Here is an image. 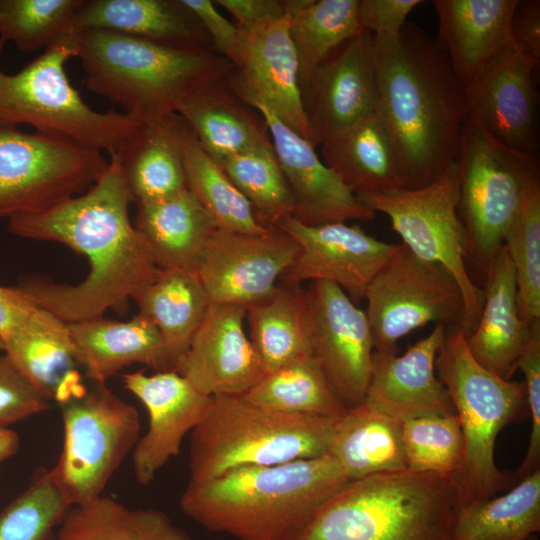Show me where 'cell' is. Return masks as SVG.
<instances>
[{
	"label": "cell",
	"mask_w": 540,
	"mask_h": 540,
	"mask_svg": "<svg viewBox=\"0 0 540 540\" xmlns=\"http://www.w3.org/2000/svg\"><path fill=\"white\" fill-rule=\"evenodd\" d=\"M134 202L118 158L84 193L39 213L8 219L7 229L21 238L63 244L86 256L89 272L76 285L43 277L17 284L38 307L66 323L103 317L108 310L127 311L158 275L154 257L129 216Z\"/></svg>",
	"instance_id": "cell-1"
},
{
	"label": "cell",
	"mask_w": 540,
	"mask_h": 540,
	"mask_svg": "<svg viewBox=\"0 0 540 540\" xmlns=\"http://www.w3.org/2000/svg\"><path fill=\"white\" fill-rule=\"evenodd\" d=\"M373 43L374 112L393 141L405 188L423 187L457 160L465 88L436 38L413 23L393 39L373 36Z\"/></svg>",
	"instance_id": "cell-2"
},
{
	"label": "cell",
	"mask_w": 540,
	"mask_h": 540,
	"mask_svg": "<svg viewBox=\"0 0 540 540\" xmlns=\"http://www.w3.org/2000/svg\"><path fill=\"white\" fill-rule=\"evenodd\" d=\"M350 480L329 454L276 465H246L190 481L182 512L237 540H295Z\"/></svg>",
	"instance_id": "cell-3"
},
{
	"label": "cell",
	"mask_w": 540,
	"mask_h": 540,
	"mask_svg": "<svg viewBox=\"0 0 540 540\" xmlns=\"http://www.w3.org/2000/svg\"><path fill=\"white\" fill-rule=\"evenodd\" d=\"M69 39L86 87L137 120L177 112L195 93L234 70L211 49L170 46L97 29L72 32Z\"/></svg>",
	"instance_id": "cell-4"
},
{
	"label": "cell",
	"mask_w": 540,
	"mask_h": 540,
	"mask_svg": "<svg viewBox=\"0 0 540 540\" xmlns=\"http://www.w3.org/2000/svg\"><path fill=\"white\" fill-rule=\"evenodd\" d=\"M454 475L402 469L350 480L295 540H456Z\"/></svg>",
	"instance_id": "cell-5"
},
{
	"label": "cell",
	"mask_w": 540,
	"mask_h": 540,
	"mask_svg": "<svg viewBox=\"0 0 540 540\" xmlns=\"http://www.w3.org/2000/svg\"><path fill=\"white\" fill-rule=\"evenodd\" d=\"M336 418L277 412L243 395L212 397L205 416L191 431L189 480L212 479L240 466L325 455Z\"/></svg>",
	"instance_id": "cell-6"
},
{
	"label": "cell",
	"mask_w": 540,
	"mask_h": 540,
	"mask_svg": "<svg viewBox=\"0 0 540 540\" xmlns=\"http://www.w3.org/2000/svg\"><path fill=\"white\" fill-rule=\"evenodd\" d=\"M435 368L463 434L464 459L455 476L458 506L512 487L514 477L497 468L494 450L499 432L527 405L524 383L504 380L482 367L469 352L460 326L446 327Z\"/></svg>",
	"instance_id": "cell-7"
},
{
	"label": "cell",
	"mask_w": 540,
	"mask_h": 540,
	"mask_svg": "<svg viewBox=\"0 0 540 540\" xmlns=\"http://www.w3.org/2000/svg\"><path fill=\"white\" fill-rule=\"evenodd\" d=\"M69 35L16 74L0 68V126L27 124L36 132L116 155L139 120L114 110L99 112L85 103L65 71L74 57ZM4 44L0 40V55Z\"/></svg>",
	"instance_id": "cell-8"
},
{
	"label": "cell",
	"mask_w": 540,
	"mask_h": 540,
	"mask_svg": "<svg viewBox=\"0 0 540 540\" xmlns=\"http://www.w3.org/2000/svg\"><path fill=\"white\" fill-rule=\"evenodd\" d=\"M458 213L467 256L486 271L503 246L530 185L539 178L538 155L512 150L467 119L457 157Z\"/></svg>",
	"instance_id": "cell-9"
},
{
	"label": "cell",
	"mask_w": 540,
	"mask_h": 540,
	"mask_svg": "<svg viewBox=\"0 0 540 540\" xmlns=\"http://www.w3.org/2000/svg\"><path fill=\"white\" fill-rule=\"evenodd\" d=\"M457 160L427 185L359 197L371 210L388 216L408 250L435 263L457 282L463 299L461 328L465 336L477 326L484 292L471 280L465 265L467 238L458 213Z\"/></svg>",
	"instance_id": "cell-10"
},
{
	"label": "cell",
	"mask_w": 540,
	"mask_h": 540,
	"mask_svg": "<svg viewBox=\"0 0 540 540\" xmlns=\"http://www.w3.org/2000/svg\"><path fill=\"white\" fill-rule=\"evenodd\" d=\"M63 448L51 469L72 506L101 496L139 440L137 409L105 384L62 405Z\"/></svg>",
	"instance_id": "cell-11"
},
{
	"label": "cell",
	"mask_w": 540,
	"mask_h": 540,
	"mask_svg": "<svg viewBox=\"0 0 540 540\" xmlns=\"http://www.w3.org/2000/svg\"><path fill=\"white\" fill-rule=\"evenodd\" d=\"M103 153L63 137L0 126V219L46 211L88 190Z\"/></svg>",
	"instance_id": "cell-12"
},
{
	"label": "cell",
	"mask_w": 540,
	"mask_h": 540,
	"mask_svg": "<svg viewBox=\"0 0 540 540\" xmlns=\"http://www.w3.org/2000/svg\"><path fill=\"white\" fill-rule=\"evenodd\" d=\"M364 299L374 351L397 353L400 338L430 322L462 324V294L452 275L404 244L374 277Z\"/></svg>",
	"instance_id": "cell-13"
},
{
	"label": "cell",
	"mask_w": 540,
	"mask_h": 540,
	"mask_svg": "<svg viewBox=\"0 0 540 540\" xmlns=\"http://www.w3.org/2000/svg\"><path fill=\"white\" fill-rule=\"evenodd\" d=\"M299 253L278 227L261 233L215 230L195 271L212 304L249 307L266 298Z\"/></svg>",
	"instance_id": "cell-14"
},
{
	"label": "cell",
	"mask_w": 540,
	"mask_h": 540,
	"mask_svg": "<svg viewBox=\"0 0 540 540\" xmlns=\"http://www.w3.org/2000/svg\"><path fill=\"white\" fill-rule=\"evenodd\" d=\"M306 291L312 357L345 408L356 406L364 401L374 352L366 313L332 282L312 281Z\"/></svg>",
	"instance_id": "cell-15"
},
{
	"label": "cell",
	"mask_w": 540,
	"mask_h": 540,
	"mask_svg": "<svg viewBox=\"0 0 540 540\" xmlns=\"http://www.w3.org/2000/svg\"><path fill=\"white\" fill-rule=\"evenodd\" d=\"M299 246V253L279 281H328L338 285L357 303L380 270L399 249L344 222L310 226L294 217L278 225Z\"/></svg>",
	"instance_id": "cell-16"
},
{
	"label": "cell",
	"mask_w": 540,
	"mask_h": 540,
	"mask_svg": "<svg viewBox=\"0 0 540 540\" xmlns=\"http://www.w3.org/2000/svg\"><path fill=\"white\" fill-rule=\"evenodd\" d=\"M538 68L507 45L464 87L467 119L504 146L538 155Z\"/></svg>",
	"instance_id": "cell-17"
},
{
	"label": "cell",
	"mask_w": 540,
	"mask_h": 540,
	"mask_svg": "<svg viewBox=\"0 0 540 540\" xmlns=\"http://www.w3.org/2000/svg\"><path fill=\"white\" fill-rule=\"evenodd\" d=\"M229 87L263 118L293 196L295 219L306 225L318 226L374 218L375 212L363 204L324 164L315 146L285 125L259 99L248 92Z\"/></svg>",
	"instance_id": "cell-18"
},
{
	"label": "cell",
	"mask_w": 540,
	"mask_h": 540,
	"mask_svg": "<svg viewBox=\"0 0 540 540\" xmlns=\"http://www.w3.org/2000/svg\"><path fill=\"white\" fill-rule=\"evenodd\" d=\"M227 83L250 93L294 132L317 146L304 111L296 52L289 34V15L269 17L240 38Z\"/></svg>",
	"instance_id": "cell-19"
},
{
	"label": "cell",
	"mask_w": 540,
	"mask_h": 540,
	"mask_svg": "<svg viewBox=\"0 0 540 540\" xmlns=\"http://www.w3.org/2000/svg\"><path fill=\"white\" fill-rule=\"evenodd\" d=\"M302 101L316 145L373 113L376 66L372 34L364 30L334 49L313 72Z\"/></svg>",
	"instance_id": "cell-20"
},
{
	"label": "cell",
	"mask_w": 540,
	"mask_h": 540,
	"mask_svg": "<svg viewBox=\"0 0 540 540\" xmlns=\"http://www.w3.org/2000/svg\"><path fill=\"white\" fill-rule=\"evenodd\" d=\"M127 390L145 406L149 425L133 449V470L139 484H150L160 469L179 454L185 435L205 416L212 397L197 390L175 371L122 376Z\"/></svg>",
	"instance_id": "cell-21"
},
{
	"label": "cell",
	"mask_w": 540,
	"mask_h": 540,
	"mask_svg": "<svg viewBox=\"0 0 540 540\" xmlns=\"http://www.w3.org/2000/svg\"><path fill=\"white\" fill-rule=\"evenodd\" d=\"M246 310L211 303L175 371L207 396L244 395L267 375L244 331Z\"/></svg>",
	"instance_id": "cell-22"
},
{
	"label": "cell",
	"mask_w": 540,
	"mask_h": 540,
	"mask_svg": "<svg viewBox=\"0 0 540 540\" xmlns=\"http://www.w3.org/2000/svg\"><path fill=\"white\" fill-rule=\"evenodd\" d=\"M445 329L436 324L429 335L399 356L374 351L363 402L401 423L423 416L456 414L453 401L435 372Z\"/></svg>",
	"instance_id": "cell-23"
},
{
	"label": "cell",
	"mask_w": 540,
	"mask_h": 540,
	"mask_svg": "<svg viewBox=\"0 0 540 540\" xmlns=\"http://www.w3.org/2000/svg\"><path fill=\"white\" fill-rule=\"evenodd\" d=\"M189 129L176 112L139 119L115 155L136 204L187 189L184 141Z\"/></svg>",
	"instance_id": "cell-24"
},
{
	"label": "cell",
	"mask_w": 540,
	"mask_h": 540,
	"mask_svg": "<svg viewBox=\"0 0 540 540\" xmlns=\"http://www.w3.org/2000/svg\"><path fill=\"white\" fill-rule=\"evenodd\" d=\"M6 354L37 391L61 405L87 391L68 324L38 306L27 320L0 342Z\"/></svg>",
	"instance_id": "cell-25"
},
{
	"label": "cell",
	"mask_w": 540,
	"mask_h": 540,
	"mask_svg": "<svg viewBox=\"0 0 540 540\" xmlns=\"http://www.w3.org/2000/svg\"><path fill=\"white\" fill-rule=\"evenodd\" d=\"M518 0H435L437 42L465 87L511 43Z\"/></svg>",
	"instance_id": "cell-26"
},
{
	"label": "cell",
	"mask_w": 540,
	"mask_h": 540,
	"mask_svg": "<svg viewBox=\"0 0 540 540\" xmlns=\"http://www.w3.org/2000/svg\"><path fill=\"white\" fill-rule=\"evenodd\" d=\"M67 324L78 362L96 385L135 363L175 371L157 327L139 313L125 322L98 317Z\"/></svg>",
	"instance_id": "cell-27"
},
{
	"label": "cell",
	"mask_w": 540,
	"mask_h": 540,
	"mask_svg": "<svg viewBox=\"0 0 540 540\" xmlns=\"http://www.w3.org/2000/svg\"><path fill=\"white\" fill-rule=\"evenodd\" d=\"M485 273L482 311L475 329L465 336L466 344L482 367L511 380L528 342L530 326L519 312L515 271L504 245Z\"/></svg>",
	"instance_id": "cell-28"
},
{
	"label": "cell",
	"mask_w": 540,
	"mask_h": 540,
	"mask_svg": "<svg viewBox=\"0 0 540 540\" xmlns=\"http://www.w3.org/2000/svg\"><path fill=\"white\" fill-rule=\"evenodd\" d=\"M88 29L170 46L213 50L206 31L181 0H83L73 21V32Z\"/></svg>",
	"instance_id": "cell-29"
},
{
	"label": "cell",
	"mask_w": 540,
	"mask_h": 540,
	"mask_svg": "<svg viewBox=\"0 0 540 540\" xmlns=\"http://www.w3.org/2000/svg\"><path fill=\"white\" fill-rule=\"evenodd\" d=\"M324 164L358 198L405 188L393 141L375 112L327 137Z\"/></svg>",
	"instance_id": "cell-30"
},
{
	"label": "cell",
	"mask_w": 540,
	"mask_h": 540,
	"mask_svg": "<svg viewBox=\"0 0 540 540\" xmlns=\"http://www.w3.org/2000/svg\"><path fill=\"white\" fill-rule=\"evenodd\" d=\"M133 225L159 269L195 270L210 236L217 230L188 188L164 199L137 203Z\"/></svg>",
	"instance_id": "cell-31"
},
{
	"label": "cell",
	"mask_w": 540,
	"mask_h": 540,
	"mask_svg": "<svg viewBox=\"0 0 540 540\" xmlns=\"http://www.w3.org/2000/svg\"><path fill=\"white\" fill-rule=\"evenodd\" d=\"M228 78V77H227ZM227 78L214 82L186 100L177 110L203 150L221 163L241 152L271 143L263 118L230 89Z\"/></svg>",
	"instance_id": "cell-32"
},
{
	"label": "cell",
	"mask_w": 540,
	"mask_h": 540,
	"mask_svg": "<svg viewBox=\"0 0 540 540\" xmlns=\"http://www.w3.org/2000/svg\"><path fill=\"white\" fill-rule=\"evenodd\" d=\"M327 454L349 480L407 469L402 423L364 402L335 419Z\"/></svg>",
	"instance_id": "cell-33"
},
{
	"label": "cell",
	"mask_w": 540,
	"mask_h": 540,
	"mask_svg": "<svg viewBox=\"0 0 540 540\" xmlns=\"http://www.w3.org/2000/svg\"><path fill=\"white\" fill-rule=\"evenodd\" d=\"M133 300L157 327L176 371L211 305L196 271L160 269Z\"/></svg>",
	"instance_id": "cell-34"
},
{
	"label": "cell",
	"mask_w": 540,
	"mask_h": 540,
	"mask_svg": "<svg viewBox=\"0 0 540 540\" xmlns=\"http://www.w3.org/2000/svg\"><path fill=\"white\" fill-rule=\"evenodd\" d=\"M246 317L267 374L312 356L307 291L300 284L278 282L270 295L247 307Z\"/></svg>",
	"instance_id": "cell-35"
},
{
	"label": "cell",
	"mask_w": 540,
	"mask_h": 540,
	"mask_svg": "<svg viewBox=\"0 0 540 540\" xmlns=\"http://www.w3.org/2000/svg\"><path fill=\"white\" fill-rule=\"evenodd\" d=\"M55 537L56 540H194L164 512L130 508L104 495L70 507Z\"/></svg>",
	"instance_id": "cell-36"
},
{
	"label": "cell",
	"mask_w": 540,
	"mask_h": 540,
	"mask_svg": "<svg viewBox=\"0 0 540 540\" xmlns=\"http://www.w3.org/2000/svg\"><path fill=\"white\" fill-rule=\"evenodd\" d=\"M301 92L318 65L362 31L359 0H284Z\"/></svg>",
	"instance_id": "cell-37"
},
{
	"label": "cell",
	"mask_w": 540,
	"mask_h": 540,
	"mask_svg": "<svg viewBox=\"0 0 540 540\" xmlns=\"http://www.w3.org/2000/svg\"><path fill=\"white\" fill-rule=\"evenodd\" d=\"M456 540H528L540 531V469L503 495L458 506Z\"/></svg>",
	"instance_id": "cell-38"
},
{
	"label": "cell",
	"mask_w": 540,
	"mask_h": 540,
	"mask_svg": "<svg viewBox=\"0 0 540 540\" xmlns=\"http://www.w3.org/2000/svg\"><path fill=\"white\" fill-rule=\"evenodd\" d=\"M243 396L256 405L288 414L336 418L346 410L312 356L267 374Z\"/></svg>",
	"instance_id": "cell-39"
},
{
	"label": "cell",
	"mask_w": 540,
	"mask_h": 540,
	"mask_svg": "<svg viewBox=\"0 0 540 540\" xmlns=\"http://www.w3.org/2000/svg\"><path fill=\"white\" fill-rule=\"evenodd\" d=\"M184 166L187 188L211 216L217 230L238 233L267 230L257 221L249 201L203 150L191 128L184 141Z\"/></svg>",
	"instance_id": "cell-40"
},
{
	"label": "cell",
	"mask_w": 540,
	"mask_h": 540,
	"mask_svg": "<svg viewBox=\"0 0 540 540\" xmlns=\"http://www.w3.org/2000/svg\"><path fill=\"white\" fill-rule=\"evenodd\" d=\"M219 166L249 201L263 227H277L293 217V196L272 143L236 154Z\"/></svg>",
	"instance_id": "cell-41"
},
{
	"label": "cell",
	"mask_w": 540,
	"mask_h": 540,
	"mask_svg": "<svg viewBox=\"0 0 540 540\" xmlns=\"http://www.w3.org/2000/svg\"><path fill=\"white\" fill-rule=\"evenodd\" d=\"M503 245L515 271L521 318L531 326L540 321V179L528 188Z\"/></svg>",
	"instance_id": "cell-42"
},
{
	"label": "cell",
	"mask_w": 540,
	"mask_h": 540,
	"mask_svg": "<svg viewBox=\"0 0 540 540\" xmlns=\"http://www.w3.org/2000/svg\"><path fill=\"white\" fill-rule=\"evenodd\" d=\"M83 0H0V40L21 52L47 49L73 32Z\"/></svg>",
	"instance_id": "cell-43"
},
{
	"label": "cell",
	"mask_w": 540,
	"mask_h": 540,
	"mask_svg": "<svg viewBox=\"0 0 540 540\" xmlns=\"http://www.w3.org/2000/svg\"><path fill=\"white\" fill-rule=\"evenodd\" d=\"M402 441L409 470L456 476L462 467L464 440L457 414L404 421Z\"/></svg>",
	"instance_id": "cell-44"
},
{
	"label": "cell",
	"mask_w": 540,
	"mask_h": 540,
	"mask_svg": "<svg viewBox=\"0 0 540 540\" xmlns=\"http://www.w3.org/2000/svg\"><path fill=\"white\" fill-rule=\"evenodd\" d=\"M71 505L50 470L40 469L0 512V540H39L58 527Z\"/></svg>",
	"instance_id": "cell-45"
},
{
	"label": "cell",
	"mask_w": 540,
	"mask_h": 540,
	"mask_svg": "<svg viewBox=\"0 0 540 540\" xmlns=\"http://www.w3.org/2000/svg\"><path fill=\"white\" fill-rule=\"evenodd\" d=\"M526 404L531 418V433L525 457L513 474L515 484L540 469V321L530 326V336L520 357Z\"/></svg>",
	"instance_id": "cell-46"
},
{
	"label": "cell",
	"mask_w": 540,
	"mask_h": 540,
	"mask_svg": "<svg viewBox=\"0 0 540 540\" xmlns=\"http://www.w3.org/2000/svg\"><path fill=\"white\" fill-rule=\"evenodd\" d=\"M50 402L21 373L6 354H0V429L47 410Z\"/></svg>",
	"instance_id": "cell-47"
},
{
	"label": "cell",
	"mask_w": 540,
	"mask_h": 540,
	"mask_svg": "<svg viewBox=\"0 0 540 540\" xmlns=\"http://www.w3.org/2000/svg\"><path fill=\"white\" fill-rule=\"evenodd\" d=\"M421 3V0H359L362 29L375 37L396 38L408 15Z\"/></svg>",
	"instance_id": "cell-48"
},
{
	"label": "cell",
	"mask_w": 540,
	"mask_h": 540,
	"mask_svg": "<svg viewBox=\"0 0 540 540\" xmlns=\"http://www.w3.org/2000/svg\"><path fill=\"white\" fill-rule=\"evenodd\" d=\"M206 31L215 53L233 60L240 38V29L220 14L211 0H181Z\"/></svg>",
	"instance_id": "cell-49"
},
{
	"label": "cell",
	"mask_w": 540,
	"mask_h": 540,
	"mask_svg": "<svg viewBox=\"0 0 540 540\" xmlns=\"http://www.w3.org/2000/svg\"><path fill=\"white\" fill-rule=\"evenodd\" d=\"M511 43L525 58L540 63V1L518 0L511 26Z\"/></svg>",
	"instance_id": "cell-50"
},
{
	"label": "cell",
	"mask_w": 540,
	"mask_h": 540,
	"mask_svg": "<svg viewBox=\"0 0 540 540\" xmlns=\"http://www.w3.org/2000/svg\"><path fill=\"white\" fill-rule=\"evenodd\" d=\"M36 305L16 286H0V342L17 330Z\"/></svg>",
	"instance_id": "cell-51"
},
{
	"label": "cell",
	"mask_w": 540,
	"mask_h": 540,
	"mask_svg": "<svg viewBox=\"0 0 540 540\" xmlns=\"http://www.w3.org/2000/svg\"><path fill=\"white\" fill-rule=\"evenodd\" d=\"M237 21L239 29H247L269 17L286 15L284 0H216Z\"/></svg>",
	"instance_id": "cell-52"
},
{
	"label": "cell",
	"mask_w": 540,
	"mask_h": 540,
	"mask_svg": "<svg viewBox=\"0 0 540 540\" xmlns=\"http://www.w3.org/2000/svg\"><path fill=\"white\" fill-rule=\"evenodd\" d=\"M19 448V436L8 428L0 429V462L15 455Z\"/></svg>",
	"instance_id": "cell-53"
},
{
	"label": "cell",
	"mask_w": 540,
	"mask_h": 540,
	"mask_svg": "<svg viewBox=\"0 0 540 540\" xmlns=\"http://www.w3.org/2000/svg\"><path fill=\"white\" fill-rule=\"evenodd\" d=\"M39 540H56L55 533L50 532L46 534L45 536H43L42 538H40Z\"/></svg>",
	"instance_id": "cell-54"
},
{
	"label": "cell",
	"mask_w": 540,
	"mask_h": 540,
	"mask_svg": "<svg viewBox=\"0 0 540 540\" xmlns=\"http://www.w3.org/2000/svg\"><path fill=\"white\" fill-rule=\"evenodd\" d=\"M528 540H538V538L536 537V534H535V535H532Z\"/></svg>",
	"instance_id": "cell-55"
}]
</instances>
